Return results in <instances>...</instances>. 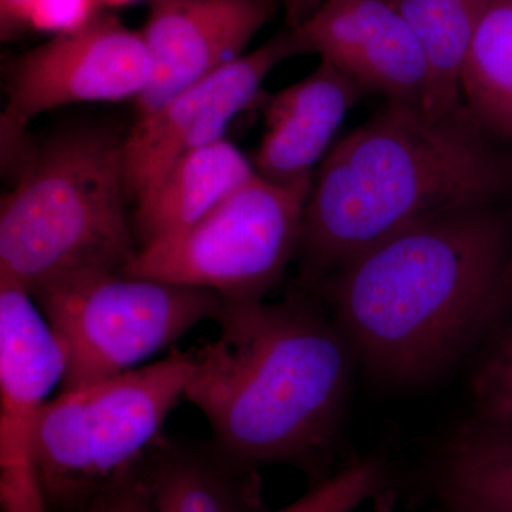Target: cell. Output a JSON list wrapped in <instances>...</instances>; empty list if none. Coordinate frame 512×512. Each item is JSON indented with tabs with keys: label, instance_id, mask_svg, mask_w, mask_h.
<instances>
[{
	"label": "cell",
	"instance_id": "obj_1",
	"mask_svg": "<svg viewBox=\"0 0 512 512\" xmlns=\"http://www.w3.org/2000/svg\"><path fill=\"white\" fill-rule=\"evenodd\" d=\"M512 205L447 212L360 252L315 291L355 359L417 384L480 348L512 308Z\"/></svg>",
	"mask_w": 512,
	"mask_h": 512
},
{
	"label": "cell",
	"instance_id": "obj_2",
	"mask_svg": "<svg viewBox=\"0 0 512 512\" xmlns=\"http://www.w3.org/2000/svg\"><path fill=\"white\" fill-rule=\"evenodd\" d=\"M512 205V141L464 101L386 103L326 154L306 204L299 286L315 291L384 238L447 212Z\"/></svg>",
	"mask_w": 512,
	"mask_h": 512
},
{
	"label": "cell",
	"instance_id": "obj_3",
	"mask_svg": "<svg viewBox=\"0 0 512 512\" xmlns=\"http://www.w3.org/2000/svg\"><path fill=\"white\" fill-rule=\"evenodd\" d=\"M217 338L191 349L184 399L212 443L242 466L318 473L348 399L353 356L319 295L298 285L281 302H225Z\"/></svg>",
	"mask_w": 512,
	"mask_h": 512
},
{
	"label": "cell",
	"instance_id": "obj_4",
	"mask_svg": "<svg viewBox=\"0 0 512 512\" xmlns=\"http://www.w3.org/2000/svg\"><path fill=\"white\" fill-rule=\"evenodd\" d=\"M124 138L77 127L29 147L0 202V281L35 295L72 276L126 271L138 248L124 210Z\"/></svg>",
	"mask_w": 512,
	"mask_h": 512
},
{
	"label": "cell",
	"instance_id": "obj_5",
	"mask_svg": "<svg viewBox=\"0 0 512 512\" xmlns=\"http://www.w3.org/2000/svg\"><path fill=\"white\" fill-rule=\"evenodd\" d=\"M192 372L191 350L47 400L37 423L35 471L49 512H80L150 454Z\"/></svg>",
	"mask_w": 512,
	"mask_h": 512
},
{
	"label": "cell",
	"instance_id": "obj_6",
	"mask_svg": "<svg viewBox=\"0 0 512 512\" xmlns=\"http://www.w3.org/2000/svg\"><path fill=\"white\" fill-rule=\"evenodd\" d=\"M32 298L66 353L60 390L136 369L224 308L217 293L126 271L72 276Z\"/></svg>",
	"mask_w": 512,
	"mask_h": 512
},
{
	"label": "cell",
	"instance_id": "obj_7",
	"mask_svg": "<svg viewBox=\"0 0 512 512\" xmlns=\"http://www.w3.org/2000/svg\"><path fill=\"white\" fill-rule=\"evenodd\" d=\"M312 183L256 174L190 228L138 249L130 275L217 293L225 302L264 299L301 244Z\"/></svg>",
	"mask_w": 512,
	"mask_h": 512
},
{
	"label": "cell",
	"instance_id": "obj_8",
	"mask_svg": "<svg viewBox=\"0 0 512 512\" xmlns=\"http://www.w3.org/2000/svg\"><path fill=\"white\" fill-rule=\"evenodd\" d=\"M153 63L140 30L97 12L77 28L10 59L3 69L8 101L0 121L3 170L13 173L29 150L26 128L46 111L76 103L136 101Z\"/></svg>",
	"mask_w": 512,
	"mask_h": 512
},
{
	"label": "cell",
	"instance_id": "obj_9",
	"mask_svg": "<svg viewBox=\"0 0 512 512\" xmlns=\"http://www.w3.org/2000/svg\"><path fill=\"white\" fill-rule=\"evenodd\" d=\"M66 353L30 293L0 281V507L49 512L35 471L37 423Z\"/></svg>",
	"mask_w": 512,
	"mask_h": 512
},
{
	"label": "cell",
	"instance_id": "obj_10",
	"mask_svg": "<svg viewBox=\"0 0 512 512\" xmlns=\"http://www.w3.org/2000/svg\"><path fill=\"white\" fill-rule=\"evenodd\" d=\"M298 56L291 30H279L144 116L124 138L128 195L143 201L185 154L225 138L229 124L261 100L262 84L286 59Z\"/></svg>",
	"mask_w": 512,
	"mask_h": 512
},
{
	"label": "cell",
	"instance_id": "obj_11",
	"mask_svg": "<svg viewBox=\"0 0 512 512\" xmlns=\"http://www.w3.org/2000/svg\"><path fill=\"white\" fill-rule=\"evenodd\" d=\"M288 29L298 56L319 55L365 93L386 103L426 104L429 62L399 0H329Z\"/></svg>",
	"mask_w": 512,
	"mask_h": 512
},
{
	"label": "cell",
	"instance_id": "obj_12",
	"mask_svg": "<svg viewBox=\"0 0 512 512\" xmlns=\"http://www.w3.org/2000/svg\"><path fill=\"white\" fill-rule=\"evenodd\" d=\"M281 9L278 0H150L140 30L153 63L137 117L245 55L251 40Z\"/></svg>",
	"mask_w": 512,
	"mask_h": 512
},
{
	"label": "cell",
	"instance_id": "obj_13",
	"mask_svg": "<svg viewBox=\"0 0 512 512\" xmlns=\"http://www.w3.org/2000/svg\"><path fill=\"white\" fill-rule=\"evenodd\" d=\"M363 94L352 77L320 59L305 79L261 97L265 133L252 161L256 173L276 184L311 183L313 168Z\"/></svg>",
	"mask_w": 512,
	"mask_h": 512
},
{
	"label": "cell",
	"instance_id": "obj_14",
	"mask_svg": "<svg viewBox=\"0 0 512 512\" xmlns=\"http://www.w3.org/2000/svg\"><path fill=\"white\" fill-rule=\"evenodd\" d=\"M256 174L254 163L227 138L185 154L137 204L138 249L190 228Z\"/></svg>",
	"mask_w": 512,
	"mask_h": 512
},
{
	"label": "cell",
	"instance_id": "obj_15",
	"mask_svg": "<svg viewBox=\"0 0 512 512\" xmlns=\"http://www.w3.org/2000/svg\"><path fill=\"white\" fill-rule=\"evenodd\" d=\"M154 512H264L258 470L210 443L164 437L151 453Z\"/></svg>",
	"mask_w": 512,
	"mask_h": 512
},
{
	"label": "cell",
	"instance_id": "obj_16",
	"mask_svg": "<svg viewBox=\"0 0 512 512\" xmlns=\"http://www.w3.org/2000/svg\"><path fill=\"white\" fill-rule=\"evenodd\" d=\"M436 483L448 512H512V436L467 419L448 437Z\"/></svg>",
	"mask_w": 512,
	"mask_h": 512
},
{
	"label": "cell",
	"instance_id": "obj_17",
	"mask_svg": "<svg viewBox=\"0 0 512 512\" xmlns=\"http://www.w3.org/2000/svg\"><path fill=\"white\" fill-rule=\"evenodd\" d=\"M460 92L484 126L512 141V0H491L461 67Z\"/></svg>",
	"mask_w": 512,
	"mask_h": 512
},
{
	"label": "cell",
	"instance_id": "obj_18",
	"mask_svg": "<svg viewBox=\"0 0 512 512\" xmlns=\"http://www.w3.org/2000/svg\"><path fill=\"white\" fill-rule=\"evenodd\" d=\"M491 0H399L429 62L426 106L448 109L461 103L460 74L468 47Z\"/></svg>",
	"mask_w": 512,
	"mask_h": 512
},
{
	"label": "cell",
	"instance_id": "obj_19",
	"mask_svg": "<svg viewBox=\"0 0 512 512\" xmlns=\"http://www.w3.org/2000/svg\"><path fill=\"white\" fill-rule=\"evenodd\" d=\"M470 392L473 419L512 436V308L478 348Z\"/></svg>",
	"mask_w": 512,
	"mask_h": 512
},
{
	"label": "cell",
	"instance_id": "obj_20",
	"mask_svg": "<svg viewBox=\"0 0 512 512\" xmlns=\"http://www.w3.org/2000/svg\"><path fill=\"white\" fill-rule=\"evenodd\" d=\"M387 483V468L377 457H363L326 474L308 493L276 512H355Z\"/></svg>",
	"mask_w": 512,
	"mask_h": 512
},
{
	"label": "cell",
	"instance_id": "obj_21",
	"mask_svg": "<svg viewBox=\"0 0 512 512\" xmlns=\"http://www.w3.org/2000/svg\"><path fill=\"white\" fill-rule=\"evenodd\" d=\"M151 453L110 481L80 512H154Z\"/></svg>",
	"mask_w": 512,
	"mask_h": 512
},
{
	"label": "cell",
	"instance_id": "obj_22",
	"mask_svg": "<svg viewBox=\"0 0 512 512\" xmlns=\"http://www.w3.org/2000/svg\"><path fill=\"white\" fill-rule=\"evenodd\" d=\"M100 0H36L30 28L55 33L77 28L97 13Z\"/></svg>",
	"mask_w": 512,
	"mask_h": 512
},
{
	"label": "cell",
	"instance_id": "obj_23",
	"mask_svg": "<svg viewBox=\"0 0 512 512\" xmlns=\"http://www.w3.org/2000/svg\"><path fill=\"white\" fill-rule=\"evenodd\" d=\"M36 0H0V36L3 42L19 39L30 28Z\"/></svg>",
	"mask_w": 512,
	"mask_h": 512
},
{
	"label": "cell",
	"instance_id": "obj_24",
	"mask_svg": "<svg viewBox=\"0 0 512 512\" xmlns=\"http://www.w3.org/2000/svg\"><path fill=\"white\" fill-rule=\"evenodd\" d=\"M329 0H278L284 10L286 28H295L311 18Z\"/></svg>",
	"mask_w": 512,
	"mask_h": 512
},
{
	"label": "cell",
	"instance_id": "obj_25",
	"mask_svg": "<svg viewBox=\"0 0 512 512\" xmlns=\"http://www.w3.org/2000/svg\"><path fill=\"white\" fill-rule=\"evenodd\" d=\"M107 3V5L121 6L127 5V3L137 2V0H100V3Z\"/></svg>",
	"mask_w": 512,
	"mask_h": 512
},
{
	"label": "cell",
	"instance_id": "obj_26",
	"mask_svg": "<svg viewBox=\"0 0 512 512\" xmlns=\"http://www.w3.org/2000/svg\"><path fill=\"white\" fill-rule=\"evenodd\" d=\"M511 274H512V265H511Z\"/></svg>",
	"mask_w": 512,
	"mask_h": 512
}]
</instances>
